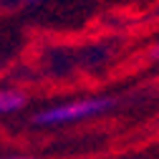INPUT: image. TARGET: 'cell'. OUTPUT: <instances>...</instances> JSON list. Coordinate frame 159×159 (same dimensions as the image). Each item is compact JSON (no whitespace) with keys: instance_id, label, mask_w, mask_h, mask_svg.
<instances>
[{"instance_id":"obj_1","label":"cell","mask_w":159,"mask_h":159,"mask_svg":"<svg viewBox=\"0 0 159 159\" xmlns=\"http://www.w3.org/2000/svg\"><path fill=\"white\" fill-rule=\"evenodd\" d=\"M119 101L114 96H81V98H71V101L53 104L43 111H38L33 116V124L38 126H66V124H78V121H89L96 119L106 111H111Z\"/></svg>"},{"instance_id":"obj_3","label":"cell","mask_w":159,"mask_h":159,"mask_svg":"<svg viewBox=\"0 0 159 159\" xmlns=\"http://www.w3.org/2000/svg\"><path fill=\"white\" fill-rule=\"evenodd\" d=\"M147 58H149V61H159V38H157V41L149 46V51H147Z\"/></svg>"},{"instance_id":"obj_4","label":"cell","mask_w":159,"mask_h":159,"mask_svg":"<svg viewBox=\"0 0 159 159\" xmlns=\"http://www.w3.org/2000/svg\"><path fill=\"white\" fill-rule=\"evenodd\" d=\"M0 159H33V157H0Z\"/></svg>"},{"instance_id":"obj_2","label":"cell","mask_w":159,"mask_h":159,"mask_svg":"<svg viewBox=\"0 0 159 159\" xmlns=\"http://www.w3.org/2000/svg\"><path fill=\"white\" fill-rule=\"evenodd\" d=\"M28 104V96L18 89H0V114H15Z\"/></svg>"},{"instance_id":"obj_5","label":"cell","mask_w":159,"mask_h":159,"mask_svg":"<svg viewBox=\"0 0 159 159\" xmlns=\"http://www.w3.org/2000/svg\"><path fill=\"white\" fill-rule=\"evenodd\" d=\"M23 3H41V0H23Z\"/></svg>"},{"instance_id":"obj_6","label":"cell","mask_w":159,"mask_h":159,"mask_svg":"<svg viewBox=\"0 0 159 159\" xmlns=\"http://www.w3.org/2000/svg\"><path fill=\"white\" fill-rule=\"evenodd\" d=\"M157 18H159V8H157Z\"/></svg>"}]
</instances>
